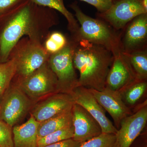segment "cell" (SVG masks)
I'll list each match as a JSON object with an SVG mask.
<instances>
[{"instance_id":"obj_12","label":"cell","mask_w":147,"mask_h":147,"mask_svg":"<svg viewBox=\"0 0 147 147\" xmlns=\"http://www.w3.org/2000/svg\"><path fill=\"white\" fill-rule=\"evenodd\" d=\"M74 103L69 94L55 93L36 103L30 113L41 122L71 109Z\"/></svg>"},{"instance_id":"obj_2","label":"cell","mask_w":147,"mask_h":147,"mask_svg":"<svg viewBox=\"0 0 147 147\" xmlns=\"http://www.w3.org/2000/svg\"><path fill=\"white\" fill-rule=\"evenodd\" d=\"M73 38L77 40L73 61L79 73L78 86L102 91L105 88L114 55L101 45L86 40Z\"/></svg>"},{"instance_id":"obj_13","label":"cell","mask_w":147,"mask_h":147,"mask_svg":"<svg viewBox=\"0 0 147 147\" xmlns=\"http://www.w3.org/2000/svg\"><path fill=\"white\" fill-rule=\"evenodd\" d=\"M137 80L125 54L121 52L114 56L106 79L105 88L119 92Z\"/></svg>"},{"instance_id":"obj_14","label":"cell","mask_w":147,"mask_h":147,"mask_svg":"<svg viewBox=\"0 0 147 147\" xmlns=\"http://www.w3.org/2000/svg\"><path fill=\"white\" fill-rule=\"evenodd\" d=\"M98 102L111 116L117 129L121 121L133 113V111L125 105L119 92L105 88L102 91L89 89Z\"/></svg>"},{"instance_id":"obj_4","label":"cell","mask_w":147,"mask_h":147,"mask_svg":"<svg viewBox=\"0 0 147 147\" xmlns=\"http://www.w3.org/2000/svg\"><path fill=\"white\" fill-rule=\"evenodd\" d=\"M11 82L35 103L50 95L60 92L57 78L47 61L28 76H14Z\"/></svg>"},{"instance_id":"obj_19","label":"cell","mask_w":147,"mask_h":147,"mask_svg":"<svg viewBox=\"0 0 147 147\" xmlns=\"http://www.w3.org/2000/svg\"><path fill=\"white\" fill-rule=\"evenodd\" d=\"M37 5L57 11L66 19L68 29L71 36L76 35L79 32V24L74 15L65 7L63 0H31Z\"/></svg>"},{"instance_id":"obj_26","label":"cell","mask_w":147,"mask_h":147,"mask_svg":"<svg viewBox=\"0 0 147 147\" xmlns=\"http://www.w3.org/2000/svg\"><path fill=\"white\" fill-rule=\"evenodd\" d=\"M94 7L98 13H102L108 10L113 4V0H80Z\"/></svg>"},{"instance_id":"obj_28","label":"cell","mask_w":147,"mask_h":147,"mask_svg":"<svg viewBox=\"0 0 147 147\" xmlns=\"http://www.w3.org/2000/svg\"><path fill=\"white\" fill-rule=\"evenodd\" d=\"M82 143L75 141L73 138L45 146L43 147H79Z\"/></svg>"},{"instance_id":"obj_21","label":"cell","mask_w":147,"mask_h":147,"mask_svg":"<svg viewBox=\"0 0 147 147\" xmlns=\"http://www.w3.org/2000/svg\"><path fill=\"white\" fill-rule=\"evenodd\" d=\"M16 70V61L13 59L0 63V100L10 86Z\"/></svg>"},{"instance_id":"obj_5","label":"cell","mask_w":147,"mask_h":147,"mask_svg":"<svg viewBox=\"0 0 147 147\" xmlns=\"http://www.w3.org/2000/svg\"><path fill=\"white\" fill-rule=\"evenodd\" d=\"M50 55L42 44L23 37L11 51L9 59H13L16 64V77L28 76L47 62Z\"/></svg>"},{"instance_id":"obj_16","label":"cell","mask_w":147,"mask_h":147,"mask_svg":"<svg viewBox=\"0 0 147 147\" xmlns=\"http://www.w3.org/2000/svg\"><path fill=\"white\" fill-rule=\"evenodd\" d=\"M39 122L31 115L25 123L12 127L14 147H38V129Z\"/></svg>"},{"instance_id":"obj_3","label":"cell","mask_w":147,"mask_h":147,"mask_svg":"<svg viewBox=\"0 0 147 147\" xmlns=\"http://www.w3.org/2000/svg\"><path fill=\"white\" fill-rule=\"evenodd\" d=\"M69 7L74 11V16L80 24L77 34L71 37L86 40L103 46L113 53L114 56L122 52L120 34L103 20L93 18L85 14L76 1Z\"/></svg>"},{"instance_id":"obj_15","label":"cell","mask_w":147,"mask_h":147,"mask_svg":"<svg viewBox=\"0 0 147 147\" xmlns=\"http://www.w3.org/2000/svg\"><path fill=\"white\" fill-rule=\"evenodd\" d=\"M72 113L75 141L82 143L102 133L97 121L81 105L74 103Z\"/></svg>"},{"instance_id":"obj_27","label":"cell","mask_w":147,"mask_h":147,"mask_svg":"<svg viewBox=\"0 0 147 147\" xmlns=\"http://www.w3.org/2000/svg\"><path fill=\"white\" fill-rule=\"evenodd\" d=\"M26 0H0V16L7 13Z\"/></svg>"},{"instance_id":"obj_7","label":"cell","mask_w":147,"mask_h":147,"mask_svg":"<svg viewBox=\"0 0 147 147\" xmlns=\"http://www.w3.org/2000/svg\"><path fill=\"white\" fill-rule=\"evenodd\" d=\"M35 104L11 82L0 100V120L13 127L30 113Z\"/></svg>"},{"instance_id":"obj_10","label":"cell","mask_w":147,"mask_h":147,"mask_svg":"<svg viewBox=\"0 0 147 147\" xmlns=\"http://www.w3.org/2000/svg\"><path fill=\"white\" fill-rule=\"evenodd\" d=\"M69 94L75 103L83 107L97 121L101 127L102 133H117L118 129L106 117L105 110L89 89L82 86L76 87Z\"/></svg>"},{"instance_id":"obj_11","label":"cell","mask_w":147,"mask_h":147,"mask_svg":"<svg viewBox=\"0 0 147 147\" xmlns=\"http://www.w3.org/2000/svg\"><path fill=\"white\" fill-rule=\"evenodd\" d=\"M123 30L120 34L122 52L129 53L146 49L147 13L135 17Z\"/></svg>"},{"instance_id":"obj_18","label":"cell","mask_w":147,"mask_h":147,"mask_svg":"<svg viewBox=\"0 0 147 147\" xmlns=\"http://www.w3.org/2000/svg\"><path fill=\"white\" fill-rule=\"evenodd\" d=\"M147 90V81L137 80L119 92L125 104L130 109L142 104L140 101L145 96Z\"/></svg>"},{"instance_id":"obj_22","label":"cell","mask_w":147,"mask_h":147,"mask_svg":"<svg viewBox=\"0 0 147 147\" xmlns=\"http://www.w3.org/2000/svg\"><path fill=\"white\" fill-rule=\"evenodd\" d=\"M68 41V38L62 33L58 31L50 32L42 45L46 52L50 55L63 49Z\"/></svg>"},{"instance_id":"obj_8","label":"cell","mask_w":147,"mask_h":147,"mask_svg":"<svg viewBox=\"0 0 147 147\" xmlns=\"http://www.w3.org/2000/svg\"><path fill=\"white\" fill-rule=\"evenodd\" d=\"M113 1L110 8L105 12L98 13L97 16L116 30H123L135 17L147 13L142 0Z\"/></svg>"},{"instance_id":"obj_6","label":"cell","mask_w":147,"mask_h":147,"mask_svg":"<svg viewBox=\"0 0 147 147\" xmlns=\"http://www.w3.org/2000/svg\"><path fill=\"white\" fill-rule=\"evenodd\" d=\"M77 44L73 38H69L66 45L60 51L50 55L48 65L57 78L60 92L69 94L78 86V78L73 64V56Z\"/></svg>"},{"instance_id":"obj_23","label":"cell","mask_w":147,"mask_h":147,"mask_svg":"<svg viewBox=\"0 0 147 147\" xmlns=\"http://www.w3.org/2000/svg\"><path fill=\"white\" fill-rule=\"evenodd\" d=\"M74 135L73 125L61 129L38 140V147H43L55 143L73 138Z\"/></svg>"},{"instance_id":"obj_1","label":"cell","mask_w":147,"mask_h":147,"mask_svg":"<svg viewBox=\"0 0 147 147\" xmlns=\"http://www.w3.org/2000/svg\"><path fill=\"white\" fill-rule=\"evenodd\" d=\"M59 23L56 11L26 0L2 15L0 22V63L8 61L13 46L24 36L41 44Z\"/></svg>"},{"instance_id":"obj_25","label":"cell","mask_w":147,"mask_h":147,"mask_svg":"<svg viewBox=\"0 0 147 147\" xmlns=\"http://www.w3.org/2000/svg\"><path fill=\"white\" fill-rule=\"evenodd\" d=\"M12 127L4 121L0 120V147H14Z\"/></svg>"},{"instance_id":"obj_24","label":"cell","mask_w":147,"mask_h":147,"mask_svg":"<svg viewBox=\"0 0 147 147\" xmlns=\"http://www.w3.org/2000/svg\"><path fill=\"white\" fill-rule=\"evenodd\" d=\"M115 134L101 133L83 142L79 147H116Z\"/></svg>"},{"instance_id":"obj_29","label":"cell","mask_w":147,"mask_h":147,"mask_svg":"<svg viewBox=\"0 0 147 147\" xmlns=\"http://www.w3.org/2000/svg\"><path fill=\"white\" fill-rule=\"evenodd\" d=\"M2 15L0 16V22H1V20L2 18Z\"/></svg>"},{"instance_id":"obj_17","label":"cell","mask_w":147,"mask_h":147,"mask_svg":"<svg viewBox=\"0 0 147 147\" xmlns=\"http://www.w3.org/2000/svg\"><path fill=\"white\" fill-rule=\"evenodd\" d=\"M72 108L51 118L39 122L38 139L61 129L73 125Z\"/></svg>"},{"instance_id":"obj_20","label":"cell","mask_w":147,"mask_h":147,"mask_svg":"<svg viewBox=\"0 0 147 147\" xmlns=\"http://www.w3.org/2000/svg\"><path fill=\"white\" fill-rule=\"evenodd\" d=\"M124 53L127 57L135 74L137 79L142 81H147V49L135 51L131 53Z\"/></svg>"},{"instance_id":"obj_9","label":"cell","mask_w":147,"mask_h":147,"mask_svg":"<svg viewBox=\"0 0 147 147\" xmlns=\"http://www.w3.org/2000/svg\"><path fill=\"white\" fill-rule=\"evenodd\" d=\"M121 122L116 136V147H130L144 130L147 122V100Z\"/></svg>"}]
</instances>
